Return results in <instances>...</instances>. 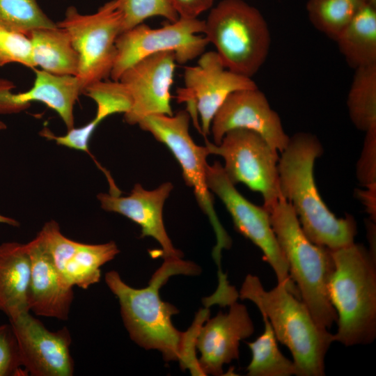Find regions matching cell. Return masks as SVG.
Segmentation results:
<instances>
[{
	"instance_id": "cell-25",
	"label": "cell",
	"mask_w": 376,
	"mask_h": 376,
	"mask_svg": "<svg viewBox=\"0 0 376 376\" xmlns=\"http://www.w3.org/2000/svg\"><path fill=\"white\" fill-rule=\"evenodd\" d=\"M263 320L265 324L263 333L255 341L247 343L252 358L246 369V375H296L295 363L280 351L269 321L265 317Z\"/></svg>"
},
{
	"instance_id": "cell-15",
	"label": "cell",
	"mask_w": 376,
	"mask_h": 376,
	"mask_svg": "<svg viewBox=\"0 0 376 376\" xmlns=\"http://www.w3.org/2000/svg\"><path fill=\"white\" fill-rule=\"evenodd\" d=\"M176 64L173 52H162L143 58L121 75L119 81L132 98L130 111L124 114L127 124L137 125L152 114L173 115L170 92Z\"/></svg>"
},
{
	"instance_id": "cell-35",
	"label": "cell",
	"mask_w": 376,
	"mask_h": 376,
	"mask_svg": "<svg viewBox=\"0 0 376 376\" xmlns=\"http://www.w3.org/2000/svg\"><path fill=\"white\" fill-rule=\"evenodd\" d=\"M15 87L12 81L0 79V114H13L26 110L17 102V93L12 91Z\"/></svg>"
},
{
	"instance_id": "cell-31",
	"label": "cell",
	"mask_w": 376,
	"mask_h": 376,
	"mask_svg": "<svg viewBox=\"0 0 376 376\" xmlns=\"http://www.w3.org/2000/svg\"><path fill=\"white\" fill-rule=\"evenodd\" d=\"M15 336L10 324L0 325V376H25Z\"/></svg>"
},
{
	"instance_id": "cell-39",
	"label": "cell",
	"mask_w": 376,
	"mask_h": 376,
	"mask_svg": "<svg viewBox=\"0 0 376 376\" xmlns=\"http://www.w3.org/2000/svg\"><path fill=\"white\" fill-rule=\"evenodd\" d=\"M368 3L376 5V0H366Z\"/></svg>"
},
{
	"instance_id": "cell-14",
	"label": "cell",
	"mask_w": 376,
	"mask_h": 376,
	"mask_svg": "<svg viewBox=\"0 0 376 376\" xmlns=\"http://www.w3.org/2000/svg\"><path fill=\"white\" fill-rule=\"evenodd\" d=\"M235 129L258 134L279 152L290 139L279 115L258 87L234 91L226 98L211 123L214 143L219 144L228 132Z\"/></svg>"
},
{
	"instance_id": "cell-11",
	"label": "cell",
	"mask_w": 376,
	"mask_h": 376,
	"mask_svg": "<svg viewBox=\"0 0 376 376\" xmlns=\"http://www.w3.org/2000/svg\"><path fill=\"white\" fill-rule=\"evenodd\" d=\"M206 181L210 191L219 198L230 213L237 230L261 250L264 260L276 275L277 283L300 298L272 227L269 212L263 205H256L244 197L228 178L219 162L207 164Z\"/></svg>"
},
{
	"instance_id": "cell-16",
	"label": "cell",
	"mask_w": 376,
	"mask_h": 376,
	"mask_svg": "<svg viewBox=\"0 0 376 376\" xmlns=\"http://www.w3.org/2000/svg\"><path fill=\"white\" fill-rule=\"evenodd\" d=\"M38 233L64 280L84 290L100 281V267L120 252L113 241L93 244L68 238L54 220L46 222Z\"/></svg>"
},
{
	"instance_id": "cell-38",
	"label": "cell",
	"mask_w": 376,
	"mask_h": 376,
	"mask_svg": "<svg viewBox=\"0 0 376 376\" xmlns=\"http://www.w3.org/2000/svg\"><path fill=\"white\" fill-rule=\"evenodd\" d=\"M6 127H7L6 125L3 122L0 120V131L6 129Z\"/></svg>"
},
{
	"instance_id": "cell-9",
	"label": "cell",
	"mask_w": 376,
	"mask_h": 376,
	"mask_svg": "<svg viewBox=\"0 0 376 376\" xmlns=\"http://www.w3.org/2000/svg\"><path fill=\"white\" fill-rule=\"evenodd\" d=\"M210 155L220 156L228 178L259 192L263 206L269 212L281 197L278 162L279 152L258 134L245 129L228 132L219 144L205 139Z\"/></svg>"
},
{
	"instance_id": "cell-21",
	"label": "cell",
	"mask_w": 376,
	"mask_h": 376,
	"mask_svg": "<svg viewBox=\"0 0 376 376\" xmlns=\"http://www.w3.org/2000/svg\"><path fill=\"white\" fill-rule=\"evenodd\" d=\"M33 70V85L27 91L17 93L18 102L28 109L31 102H42L58 113L68 130L74 127V105L81 94L77 77L55 75L42 69Z\"/></svg>"
},
{
	"instance_id": "cell-37",
	"label": "cell",
	"mask_w": 376,
	"mask_h": 376,
	"mask_svg": "<svg viewBox=\"0 0 376 376\" xmlns=\"http://www.w3.org/2000/svg\"><path fill=\"white\" fill-rule=\"evenodd\" d=\"M0 224H7L14 227L19 226V222L11 217H6L0 214Z\"/></svg>"
},
{
	"instance_id": "cell-28",
	"label": "cell",
	"mask_w": 376,
	"mask_h": 376,
	"mask_svg": "<svg viewBox=\"0 0 376 376\" xmlns=\"http://www.w3.org/2000/svg\"><path fill=\"white\" fill-rule=\"evenodd\" d=\"M82 94L91 97L97 105L94 119L100 123L114 113H128L132 98L127 86L120 81L104 79L86 86Z\"/></svg>"
},
{
	"instance_id": "cell-7",
	"label": "cell",
	"mask_w": 376,
	"mask_h": 376,
	"mask_svg": "<svg viewBox=\"0 0 376 376\" xmlns=\"http://www.w3.org/2000/svg\"><path fill=\"white\" fill-rule=\"evenodd\" d=\"M191 116L185 110L175 115L152 114L142 118L137 124L159 142L164 144L179 163L183 179L191 187L196 201L207 215L216 236L212 256L218 268L221 267L223 249H228L232 240L221 225L214 207L213 197L206 181L207 147L197 145L189 133Z\"/></svg>"
},
{
	"instance_id": "cell-6",
	"label": "cell",
	"mask_w": 376,
	"mask_h": 376,
	"mask_svg": "<svg viewBox=\"0 0 376 376\" xmlns=\"http://www.w3.org/2000/svg\"><path fill=\"white\" fill-rule=\"evenodd\" d=\"M205 36L224 67L251 78L269 54L271 36L258 8L244 0H222L205 20Z\"/></svg>"
},
{
	"instance_id": "cell-13",
	"label": "cell",
	"mask_w": 376,
	"mask_h": 376,
	"mask_svg": "<svg viewBox=\"0 0 376 376\" xmlns=\"http://www.w3.org/2000/svg\"><path fill=\"white\" fill-rule=\"evenodd\" d=\"M17 343L22 364L33 376H72L71 336L66 327L48 330L29 311L9 319Z\"/></svg>"
},
{
	"instance_id": "cell-34",
	"label": "cell",
	"mask_w": 376,
	"mask_h": 376,
	"mask_svg": "<svg viewBox=\"0 0 376 376\" xmlns=\"http://www.w3.org/2000/svg\"><path fill=\"white\" fill-rule=\"evenodd\" d=\"M215 0H170L179 17L198 18L202 13L210 10Z\"/></svg>"
},
{
	"instance_id": "cell-20",
	"label": "cell",
	"mask_w": 376,
	"mask_h": 376,
	"mask_svg": "<svg viewBox=\"0 0 376 376\" xmlns=\"http://www.w3.org/2000/svg\"><path fill=\"white\" fill-rule=\"evenodd\" d=\"M31 262L25 244H0V311L12 319L29 312Z\"/></svg>"
},
{
	"instance_id": "cell-29",
	"label": "cell",
	"mask_w": 376,
	"mask_h": 376,
	"mask_svg": "<svg viewBox=\"0 0 376 376\" xmlns=\"http://www.w3.org/2000/svg\"><path fill=\"white\" fill-rule=\"evenodd\" d=\"M116 3L123 17L122 32L155 16L162 17L170 22L179 18L170 0H116Z\"/></svg>"
},
{
	"instance_id": "cell-19",
	"label": "cell",
	"mask_w": 376,
	"mask_h": 376,
	"mask_svg": "<svg viewBox=\"0 0 376 376\" xmlns=\"http://www.w3.org/2000/svg\"><path fill=\"white\" fill-rule=\"evenodd\" d=\"M25 247L31 262L29 311L38 316L68 320L74 299L73 287L58 272L38 233Z\"/></svg>"
},
{
	"instance_id": "cell-2",
	"label": "cell",
	"mask_w": 376,
	"mask_h": 376,
	"mask_svg": "<svg viewBox=\"0 0 376 376\" xmlns=\"http://www.w3.org/2000/svg\"><path fill=\"white\" fill-rule=\"evenodd\" d=\"M323 152L320 141L311 133L301 132L290 136L278 162L279 189L307 237L334 250L354 242L357 226L352 215L338 218L318 192L314 164Z\"/></svg>"
},
{
	"instance_id": "cell-17",
	"label": "cell",
	"mask_w": 376,
	"mask_h": 376,
	"mask_svg": "<svg viewBox=\"0 0 376 376\" xmlns=\"http://www.w3.org/2000/svg\"><path fill=\"white\" fill-rule=\"evenodd\" d=\"M254 326L245 305L233 301L222 312L202 324L196 338L200 352L198 366L203 375H221L223 366L240 356V343L251 336Z\"/></svg>"
},
{
	"instance_id": "cell-30",
	"label": "cell",
	"mask_w": 376,
	"mask_h": 376,
	"mask_svg": "<svg viewBox=\"0 0 376 376\" xmlns=\"http://www.w3.org/2000/svg\"><path fill=\"white\" fill-rule=\"evenodd\" d=\"M17 63L34 69L29 37L0 26V66Z\"/></svg>"
},
{
	"instance_id": "cell-32",
	"label": "cell",
	"mask_w": 376,
	"mask_h": 376,
	"mask_svg": "<svg viewBox=\"0 0 376 376\" xmlns=\"http://www.w3.org/2000/svg\"><path fill=\"white\" fill-rule=\"evenodd\" d=\"M99 124L100 123L93 118L84 126L80 127H74L68 130V132L63 136H56L47 128L43 129L40 132V134L47 139L55 141L58 145L84 151L93 158L91 152L89 151L88 143L91 137ZM94 161L96 164L98 165L99 168L104 173L109 184L113 183L114 182L108 172L102 168L95 159Z\"/></svg>"
},
{
	"instance_id": "cell-27",
	"label": "cell",
	"mask_w": 376,
	"mask_h": 376,
	"mask_svg": "<svg viewBox=\"0 0 376 376\" xmlns=\"http://www.w3.org/2000/svg\"><path fill=\"white\" fill-rule=\"evenodd\" d=\"M56 26L42 10L38 0H0V26L29 36L39 28Z\"/></svg>"
},
{
	"instance_id": "cell-26",
	"label": "cell",
	"mask_w": 376,
	"mask_h": 376,
	"mask_svg": "<svg viewBox=\"0 0 376 376\" xmlns=\"http://www.w3.org/2000/svg\"><path fill=\"white\" fill-rule=\"evenodd\" d=\"M366 0H308L309 21L320 32L336 40Z\"/></svg>"
},
{
	"instance_id": "cell-4",
	"label": "cell",
	"mask_w": 376,
	"mask_h": 376,
	"mask_svg": "<svg viewBox=\"0 0 376 376\" xmlns=\"http://www.w3.org/2000/svg\"><path fill=\"white\" fill-rule=\"evenodd\" d=\"M331 253L328 293L337 315L334 340L346 347L370 344L376 338L375 251L353 242Z\"/></svg>"
},
{
	"instance_id": "cell-12",
	"label": "cell",
	"mask_w": 376,
	"mask_h": 376,
	"mask_svg": "<svg viewBox=\"0 0 376 376\" xmlns=\"http://www.w3.org/2000/svg\"><path fill=\"white\" fill-rule=\"evenodd\" d=\"M185 87L177 90V100L187 104L186 110L196 128L206 136L212 120L234 91L258 87L251 78L226 68L215 51L203 52L196 65L186 66Z\"/></svg>"
},
{
	"instance_id": "cell-22",
	"label": "cell",
	"mask_w": 376,
	"mask_h": 376,
	"mask_svg": "<svg viewBox=\"0 0 376 376\" xmlns=\"http://www.w3.org/2000/svg\"><path fill=\"white\" fill-rule=\"evenodd\" d=\"M29 37L35 67L58 75H77L79 57L66 30L57 25L39 28Z\"/></svg>"
},
{
	"instance_id": "cell-1",
	"label": "cell",
	"mask_w": 376,
	"mask_h": 376,
	"mask_svg": "<svg viewBox=\"0 0 376 376\" xmlns=\"http://www.w3.org/2000/svg\"><path fill=\"white\" fill-rule=\"evenodd\" d=\"M198 274V266L180 258L164 259L143 288L130 286L116 271L105 274L108 288L118 299L131 339L146 350L159 351L166 362L178 361L183 370L189 369L194 375L201 374L195 351L196 332L192 327L180 332L173 326L171 318L179 311L161 299L159 289L171 276Z\"/></svg>"
},
{
	"instance_id": "cell-33",
	"label": "cell",
	"mask_w": 376,
	"mask_h": 376,
	"mask_svg": "<svg viewBox=\"0 0 376 376\" xmlns=\"http://www.w3.org/2000/svg\"><path fill=\"white\" fill-rule=\"evenodd\" d=\"M357 163L356 174L363 187L376 185V127L368 130Z\"/></svg>"
},
{
	"instance_id": "cell-10",
	"label": "cell",
	"mask_w": 376,
	"mask_h": 376,
	"mask_svg": "<svg viewBox=\"0 0 376 376\" xmlns=\"http://www.w3.org/2000/svg\"><path fill=\"white\" fill-rule=\"evenodd\" d=\"M205 20L179 17L157 29L141 23L120 33L116 40V56L111 72L112 80H119L130 66L143 58L162 52H173L178 64L198 58L209 42L204 33Z\"/></svg>"
},
{
	"instance_id": "cell-5",
	"label": "cell",
	"mask_w": 376,
	"mask_h": 376,
	"mask_svg": "<svg viewBox=\"0 0 376 376\" xmlns=\"http://www.w3.org/2000/svg\"><path fill=\"white\" fill-rule=\"evenodd\" d=\"M269 212L272 227L301 300L316 323L329 329L337 321L328 293L334 270L331 250L307 237L292 205L285 198H281Z\"/></svg>"
},
{
	"instance_id": "cell-24",
	"label": "cell",
	"mask_w": 376,
	"mask_h": 376,
	"mask_svg": "<svg viewBox=\"0 0 376 376\" xmlns=\"http://www.w3.org/2000/svg\"><path fill=\"white\" fill-rule=\"evenodd\" d=\"M347 107L356 128L366 132L376 127V65L354 70Z\"/></svg>"
},
{
	"instance_id": "cell-8",
	"label": "cell",
	"mask_w": 376,
	"mask_h": 376,
	"mask_svg": "<svg viewBox=\"0 0 376 376\" xmlns=\"http://www.w3.org/2000/svg\"><path fill=\"white\" fill-rule=\"evenodd\" d=\"M56 25L67 31L79 57L81 93L88 85L107 79L116 56V40L123 31V17L116 0H111L92 14L68 7Z\"/></svg>"
},
{
	"instance_id": "cell-3",
	"label": "cell",
	"mask_w": 376,
	"mask_h": 376,
	"mask_svg": "<svg viewBox=\"0 0 376 376\" xmlns=\"http://www.w3.org/2000/svg\"><path fill=\"white\" fill-rule=\"evenodd\" d=\"M239 298L252 301L270 322L275 336L290 351L297 376H324L325 357L334 340L306 305L284 285L266 290L257 276H246Z\"/></svg>"
},
{
	"instance_id": "cell-23",
	"label": "cell",
	"mask_w": 376,
	"mask_h": 376,
	"mask_svg": "<svg viewBox=\"0 0 376 376\" xmlns=\"http://www.w3.org/2000/svg\"><path fill=\"white\" fill-rule=\"evenodd\" d=\"M335 41L354 70L376 65V5L366 3Z\"/></svg>"
},
{
	"instance_id": "cell-36",
	"label": "cell",
	"mask_w": 376,
	"mask_h": 376,
	"mask_svg": "<svg viewBox=\"0 0 376 376\" xmlns=\"http://www.w3.org/2000/svg\"><path fill=\"white\" fill-rule=\"evenodd\" d=\"M364 189H358L357 196L365 205L370 219L375 222L376 218V185L364 187Z\"/></svg>"
},
{
	"instance_id": "cell-18",
	"label": "cell",
	"mask_w": 376,
	"mask_h": 376,
	"mask_svg": "<svg viewBox=\"0 0 376 376\" xmlns=\"http://www.w3.org/2000/svg\"><path fill=\"white\" fill-rule=\"evenodd\" d=\"M173 189L170 182L152 190L136 183L127 196L109 192L100 193L97 198L104 210L123 215L138 224L141 228V237L155 239L162 246L164 259H176L182 258V253L173 246L163 221L164 205Z\"/></svg>"
}]
</instances>
